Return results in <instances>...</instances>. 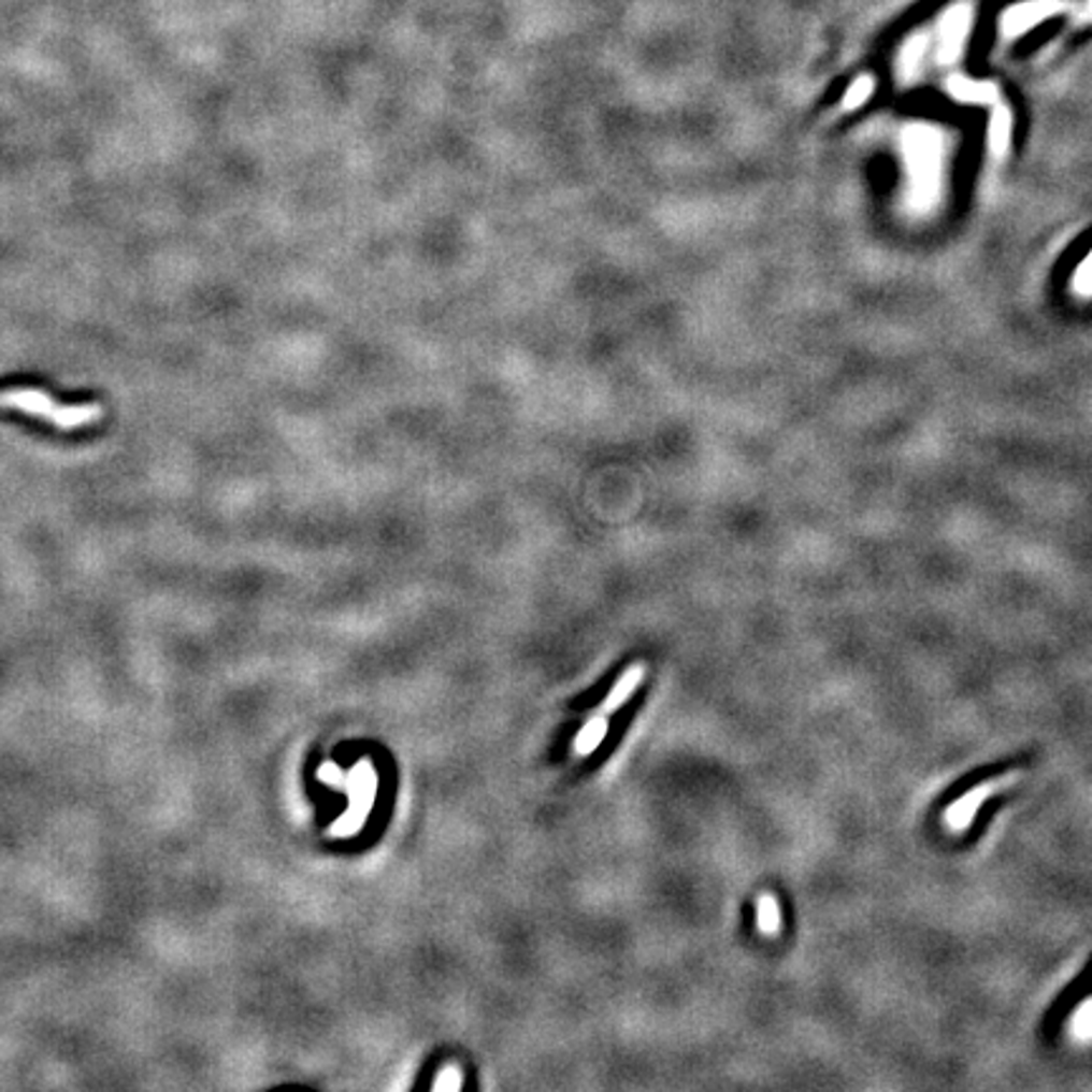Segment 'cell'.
<instances>
[{"instance_id":"obj_1","label":"cell","mask_w":1092,"mask_h":1092,"mask_svg":"<svg viewBox=\"0 0 1092 1092\" xmlns=\"http://www.w3.org/2000/svg\"><path fill=\"white\" fill-rule=\"evenodd\" d=\"M1015 781H1017V774H1004V777L983 781V785L972 789V792H966L964 796H961L959 802H953L951 807L946 809V815H944L946 828L953 830V832H964L968 828V824L974 822V817L979 815L981 804L987 802L991 794H996L998 789L1015 785Z\"/></svg>"},{"instance_id":"obj_8","label":"cell","mask_w":1092,"mask_h":1092,"mask_svg":"<svg viewBox=\"0 0 1092 1092\" xmlns=\"http://www.w3.org/2000/svg\"><path fill=\"white\" fill-rule=\"evenodd\" d=\"M1082 18H1084V20H1090V18H1092V0H1088V9H1084Z\"/></svg>"},{"instance_id":"obj_7","label":"cell","mask_w":1092,"mask_h":1092,"mask_svg":"<svg viewBox=\"0 0 1092 1092\" xmlns=\"http://www.w3.org/2000/svg\"><path fill=\"white\" fill-rule=\"evenodd\" d=\"M461 1084H463L461 1073H458L456 1067H448L443 1069L441 1077L435 1080V1090H461Z\"/></svg>"},{"instance_id":"obj_4","label":"cell","mask_w":1092,"mask_h":1092,"mask_svg":"<svg viewBox=\"0 0 1092 1092\" xmlns=\"http://www.w3.org/2000/svg\"><path fill=\"white\" fill-rule=\"evenodd\" d=\"M609 731V723H607V716H594L592 721H587L585 725L579 729L577 738H574V753L577 757H589V753L598 751V746L605 742Z\"/></svg>"},{"instance_id":"obj_2","label":"cell","mask_w":1092,"mask_h":1092,"mask_svg":"<svg viewBox=\"0 0 1092 1092\" xmlns=\"http://www.w3.org/2000/svg\"><path fill=\"white\" fill-rule=\"evenodd\" d=\"M1067 5V0H1030V3L1017 5L1004 16V33H1022L1024 28L1039 24L1050 13L1065 11Z\"/></svg>"},{"instance_id":"obj_5","label":"cell","mask_w":1092,"mask_h":1092,"mask_svg":"<svg viewBox=\"0 0 1092 1092\" xmlns=\"http://www.w3.org/2000/svg\"><path fill=\"white\" fill-rule=\"evenodd\" d=\"M757 925H759L761 936H766V938L779 936L781 914H779L777 897H774L772 893L759 895V901H757Z\"/></svg>"},{"instance_id":"obj_3","label":"cell","mask_w":1092,"mask_h":1092,"mask_svg":"<svg viewBox=\"0 0 1092 1092\" xmlns=\"http://www.w3.org/2000/svg\"><path fill=\"white\" fill-rule=\"evenodd\" d=\"M643 678H645V665L643 663L630 665L628 671H624L620 675V680L615 682V688H613V691H609L607 699L602 701L600 714L602 716H613L615 710H620L624 706V703H628L632 699V693L637 691V686H641Z\"/></svg>"},{"instance_id":"obj_6","label":"cell","mask_w":1092,"mask_h":1092,"mask_svg":"<svg viewBox=\"0 0 1092 1092\" xmlns=\"http://www.w3.org/2000/svg\"><path fill=\"white\" fill-rule=\"evenodd\" d=\"M1073 1034L1077 1041H1092V996L1077 1007L1073 1017Z\"/></svg>"}]
</instances>
